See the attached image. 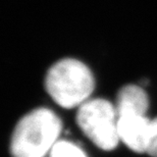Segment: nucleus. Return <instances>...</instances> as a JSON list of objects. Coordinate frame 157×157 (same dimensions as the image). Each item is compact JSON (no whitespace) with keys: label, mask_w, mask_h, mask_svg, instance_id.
Here are the masks:
<instances>
[{"label":"nucleus","mask_w":157,"mask_h":157,"mask_svg":"<svg viewBox=\"0 0 157 157\" xmlns=\"http://www.w3.org/2000/svg\"><path fill=\"white\" fill-rule=\"evenodd\" d=\"M150 119L146 115H121L117 119L119 140L132 151L146 153L149 136Z\"/></svg>","instance_id":"20e7f679"},{"label":"nucleus","mask_w":157,"mask_h":157,"mask_svg":"<svg viewBox=\"0 0 157 157\" xmlns=\"http://www.w3.org/2000/svg\"><path fill=\"white\" fill-rule=\"evenodd\" d=\"M146 153L152 157H157V117L150 121Z\"/></svg>","instance_id":"0eeeda50"},{"label":"nucleus","mask_w":157,"mask_h":157,"mask_svg":"<svg viewBox=\"0 0 157 157\" xmlns=\"http://www.w3.org/2000/svg\"><path fill=\"white\" fill-rule=\"evenodd\" d=\"M49 157H87V155L76 144L67 140H58L50 151Z\"/></svg>","instance_id":"423d86ee"},{"label":"nucleus","mask_w":157,"mask_h":157,"mask_svg":"<svg viewBox=\"0 0 157 157\" xmlns=\"http://www.w3.org/2000/svg\"><path fill=\"white\" fill-rule=\"evenodd\" d=\"M149 99L147 93L136 85H127L117 93V111L121 115H146Z\"/></svg>","instance_id":"39448f33"},{"label":"nucleus","mask_w":157,"mask_h":157,"mask_svg":"<svg viewBox=\"0 0 157 157\" xmlns=\"http://www.w3.org/2000/svg\"><path fill=\"white\" fill-rule=\"evenodd\" d=\"M95 81L90 68L74 58H64L49 68L45 88L51 98L63 108H74L88 101Z\"/></svg>","instance_id":"f03ea898"},{"label":"nucleus","mask_w":157,"mask_h":157,"mask_svg":"<svg viewBox=\"0 0 157 157\" xmlns=\"http://www.w3.org/2000/svg\"><path fill=\"white\" fill-rule=\"evenodd\" d=\"M76 119L82 132L100 149L110 151L117 146L118 114L108 100H88L78 106Z\"/></svg>","instance_id":"7ed1b4c3"},{"label":"nucleus","mask_w":157,"mask_h":157,"mask_svg":"<svg viewBox=\"0 0 157 157\" xmlns=\"http://www.w3.org/2000/svg\"><path fill=\"white\" fill-rule=\"evenodd\" d=\"M62 122L48 108H37L20 119L10 141L13 157H45L58 141Z\"/></svg>","instance_id":"f257e3e1"}]
</instances>
